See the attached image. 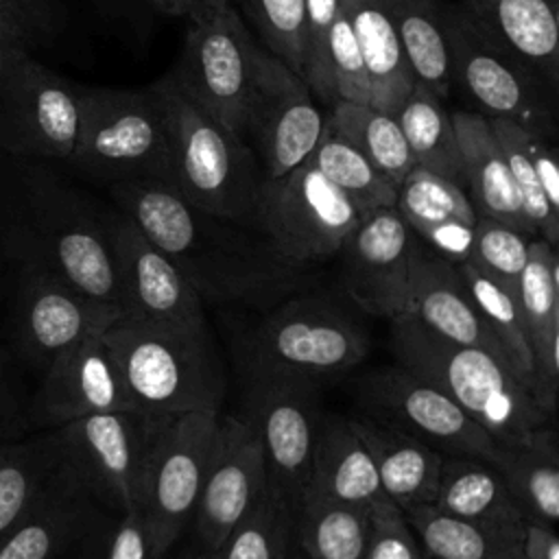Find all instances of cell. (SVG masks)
<instances>
[{
  "label": "cell",
  "mask_w": 559,
  "mask_h": 559,
  "mask_svg": "<svg viewBox=\"0 0 559 559\" xmlns=\"http://www.w3.org/2000/svg\"><path fill=\"white\" fill-rule=\"evenodd\" d=\"M109 192L183 273L203 306L266 310L306 284L308 269L282 258L264 234L201 212L170 181L129 179L111 183Z\"/></svg>",
  "instance_id": "6da1fadb"
},
{
  "label": "cell",
  "mask_w": 559,
  "mask_h": 559,
  "mask_svg": "<svg viewBox=\"0 0 559 559\" xmlns=\"http://www.w3.org/2000/svg\"><path fill=\"white\" fill-rule=\"evenodd\" d=\"M0 236L20 266L46 269L122 317L105 210L39 159L0 164Z\"/></svg>",
  "instance_id": "7a4b0ae2"
},
{
  "label": "cell",
  "mask_w": 559,
  "mask_h": 559,
  "mask_svg": "<svg viewBox=\"0 0 559 559\" xmlns=\"http://www.w3.org/2000/svg\"><path fill=\"white\" fill-rule=\"evenodd\" d=\"M103 338L118 365L131 408L162 428L190 413H218L225 371L207 330H170L129 319Z\"/></svg>",
  "instance_id": "3957f363"
},
{
  "label": "cell",
  "mask_w": 559,
  "mask_h": 559,
  "mask_svg": "<svg viewBox=\"0 0 559 559\" xmlns=\"http://www.w3.org/2000/svg\"><path fill=\"white\" fill-rule=\"evenodd\" d=\"M391 349L397 365L441 389L500 443L552 421L518 371L487 349L441 338L408 317L391 321Z\"/></svg>",
  "instance_id": "277c9868"
},
{
  "label": "cell",
  "mask_w": 559,
  "mask_h": 559,
  "mask_svg": "<svg viewBox=\"0 0 559 559\" xmlns=\"http://www.w3.org/2000/svg\"><path fill=\"white\" fill-rule=\"evenodd\" d=\"M151 87L166 116L177 190L201 212L255 229L264 173L253 151L188 96L170 72Z\"/></svg>",
  "instance_id": "5b68a950"
},
{
  "label": "cell",
  "mask_w": 559,
  "mask_h": 559,
  "mask_svg": "<svg viewBox=\"0 0 559 559\" xmlns=\"http://www.w3.org/2000/svg\"><path fill=\"white\" fill-rule=\"evenodd\" d=\"M369 338L338 304L290 295L266 308L240 341L242 373L280 376L319 384L365 360Z\"/></svg>",
  "instance_id": "8992f818"
},
{
  "label": "cell",
  "mask_w": 559,
  "mask_h": 559,
  "mask_svg": "<svg viewBox=\"0 0 559 559\" xmlns=\"http://www.w3.org/2000/svg\"><path fill=\"white\" fill-rule=\"evenodd\" d=\"M81 120L70 164L107 186L129 179L173 183V151L157 94L76 85Z\"/></svg>",
  "instance_id": "52a82bcc"
},
{
  "label": "cell",
  "mask_w": 559,
  "mask_h": 559,
  "mask_svg": "<svg viewBox=\"0 0 559 559\" xmlns=\"http://www.w3.org/2000/svg\"><path fill=\"white\" fill-rule=\"evenodd\" d=\"M360 221L354 203L308 159L277 179H264L255 201V229L288 262L336 258Z\"/></svg>",
  "instance_id": "ba28073f"
},
{
  "label": "cell",
  "mask_w": 559,
  "mask_h": 559,
  "mask_svg": "<svg viewBox=\"0 0 559 559\" xmlns=\"http://www.w3.org/2000/svg\"><path fill=\"white\" fill-rule=\"evenodd\" d=\"M262 52L238 9L223 4L190 20L170 74L188 96L240 138Z\"/></svg>",
  "instance_id": "9c48e42d"
},
{
  "label": "cell",
  "mask_w": 559,
  "mask_h": 559,
  "mask_svg": "<svg viewBox=\"0 0 559 559\" xmlns=\"http://www.w3.org/2000/svg\"><path fill=\"white\" fill-rule=\"evenodd\" d=\"M242 419L260 443L269 487L297 515L323 419L317 404L319 384L260 373H242Z\"/></svg>",
  "instance_id": "30bf717a"
},
{
  "label": "cell",
  "mask_w": 559,
  "mask_h": 559,
  "mask_svg": "<svg viewBox=\"0 0 559 559\" xmlns=\"http://www.w3.org/2000/svg\"><path fill=\"white\" fill-rule=\"evenodd\" d=\"M450 74L489 118L511 120L542 138H555V96L518 59L504 52L467 11L443 13Z\"/></svg>",
  "instance_id": "8fae6325"
},
{
  "label": "cell",
  "mask_w": 559,
  "mask_h": 559,
  "mask_svg": "<svg viewBox=\"0 0 559 559\" xmlns=\"http://www.w3.org/2000/svg\"><path fill=\"white\" fill-rule=\"evenodd\" d=\"M362 415L400 428L441 454H465L496 463L502 443L428 380L402 365L380 367L356 380Z\"/></svg>",
  "instance_id": "7c38bea8"
},
{
  "label": "cell",
  "mask_w": 559,
  "mask_h": 559,
  "mask_svg": "<svg viewBox=\"0 0 559 559\" xmlns=\"http://www.w3.org/2000/svg\"><path fill=\"white\" fill-rule=\"evenodd\" d=\"M72 478L111 515L140 509L142 474L159 428L135 411L96 413L52 428Z\"/></svg>",
  "instance_id": "4fadbf2b"
},
{
  "label": "cell",
  "mask_w": 559,
  "mask_h": 559,
  "mask_svg": "<svg viewBox=\"0 0 559 559\" xmlns=\"http://www.w3.org/2000/svg\"><path fill=\"white\" fill-rule=\"evenodd\" d=\"M221 413H190L162 426L148 448L140 511L159 552L168 555L194 518Z\"/></svg>",
  "instance_id": "5bb4252c"
},
{
  "label": "cell",
  "mask_w": 559,
  "mask_h": 559,
  "mask_svg": "<svg viewBox=\"0 0 559 559\" xmlns=\"http://www.w3.org/2000/svg\"><path fill=\"white\" fill-rule=\"evenodd\" d=\"M81 120L76 85L35 57L0 76V153L68 162Z\"/></svg>",
  "instance_id": "9a60e30c"
},
{
  "label": "cell",
  "mask_w": 559,
  "mask_h": 559,
  "mask_svg": "<svg viewBox=\"0 0 559 559\" xmlns=\"http://www.w3.org/2000/svg\"><path fill=\"white\" fill-rule=\"evenodd\" d=\"M105 229L118 277L120 319L170 330L210 328L197 290L127 214L105 210Z\"/></svg>",
  "instance_id": "2e32d148"
},
{
  "label": "cell",
  "mask_w": 559,
  "mask_h": 559,
  "mask_svg": "<svg viewBox=\"0 0 559 559\" xmlns=\"http://www.w3.org/2000/svg\"><path fill=\"white\" fill-rule=\"evenodd\" d=\"M323 127L325 118L308 83L264 50L240 135L253 151L264 179H277L304 164L321 140Z\"/></svg>",
  "instance_id": "e0dca14e"
},
{
  "label": "cell",
  "mask_w": 559,
  "mask_h": 559,
  "mask_svg": "<svg viewBox=\"0 0 559 559\" xmlns=\"http://www.w3.org/2000/svg\"><path fill=\"white\" fill-rule=\"evenodd\" d=\"M413 242L393 205L360 216L338 255L345 290L362 310L389 321L404 317Z\"/></svg>",
  "instance_id": "ac0fdd59"
},
{
  "label": "cell",
  "mask_w": 559,
  "mask_h": 559,
  "mask_svg": "<svg viewBox=\"0 0 559 559\" xmlns=\"http://www.w3.org/2000/svg\"><path fill=\"white\" fill-rule=\"evenodd\" d=\"M120 314L39 266H20L17 336L28 362L44 371L61 352L105 332Z\"/></svg>",
  "instance_id": "d6986e66"
},
{
  "label": "cell",
  "mask_w": 559,
  "mask_h": 559,
  "mask_svg": "<svg viewBox=\"0 0 559 559\" xmlns=\"http://www.w3.org/2000/svg\"><path fill=\"white\" fill-rule=\"evenodd\" d=\"M266 485L264 456L251 426L242 417H221L192 518L201 548L216 552Z\"/></svg>",
  "instance_id": "ffe728a7"
},
{
  "label": "cell",
  "mask_w": 559,
  "mask_h": 559,
  "mask_svg": "<svg viewBox=\"0 0 559 559\" xmlns=\"http://www.w3.org/2000/svg\"><path fill=\"white\" fill-rule=\"evenodd\" d=\"M116 411L133 408L103 332L90 334L61 352L41 371V384L28 406L31 421L41 428Z\"/></svg>",
  "instance_id": "44dd1931"
},
{
  "label": "cell",
  "mask_w": 559,
  "mask_h": 559,
  "mask_svg": "<svg viewBox=\"0 0 559 559\" xmlns=\"http://www.w3.org/2000/svg\"><path fill=\"white\" fill-rule=\"evenodd\" d=\"M404 317L441 338L487 349L509 362L502 345L476 312L459 266L417 238L411 249Z\"/></svg>",
  "instance_id": "7402d4cb"
},
{
  "label": "cell",
  "mask_w": 559,
  "mask_h": 559,
  "mask_svg": "<svg viewBox=\"0 0 559 559\" xmlns=\"http://www.w3.org/2000/svg\"><path fill=\"white\" fill-rule=\"evenodd\" d=\"M105 513L68 474L0 539V559H70L105 526Z\"/></svg>",
  "instance_id": "603a6c76"
},
{
  "label": "cell",
  "mask_w": 559,
  "mask_h": 559,
  "mask_svg": "<svg viewBox=\"0 0 559 559\" xmlns=\"http://www.w3.org/2000/svg\"><path fill=\"white\" fill-rule=\"evenodd\" d=\"M393 207L413 236L437 255L452 264L467 260L478 214L465 188L413 166L397 186Z\"/></svg>",
  "instance_id": "cb8c5ba5"
},
{
  "label": "cell",
  "mask_w": 559,
  "mask_h": 559,
  "mask_svg": "<svg viewBox=\"0 0 559 559\" xmlns=\"http://www.w3.org/2000/svg\"><path fill=\"white\" fill-rule=\"evenodd\" d=\"M469 17L544 85H559L557 0H465Z\"/></svg>",
  "instance_id": "d4e9b609"
},
{
  "label": "cell",
  "mask_w": 559,
  "mask_h": 559,
  "mask_svg": "<svg viewBox=\"0 0 559 559\" xmlns=\"http://www.w3.org/2000/svg\"><path fill=\"white\" fill-rule=\"evenodd\" d=\"M432 504L448 515L522 539L526 515L498 467L485 459L443 454Z\"/></svg>",
  "instance_id": "484cf974"
},
{
  "label": "cell",
  "mask_w": 559,
  "mask_h": 559,
  "mask_svg": "<svg viewBox=\"0 0 559 559\" xmlns=\"http://www.w3.org/2000/svg\"><path fill=\"white\" fill-rule=\"evenodd\" d=\"M450 118L463 159L465 190L476 214L535 238L489 120L472 111H454Z\"/></svg>",
  "instance_id": "4316f807"
},
{
  "label": "cell",
  "mask_w": 559,
  "mask_h": 559,
  "mask_svg": "<svg viewBox=\"0 0 559 559\" xmlns=\"http://www.w3.org/2000/svg\"><path fill=\"white\" fill-rule=\"evenodd\" d=\"M306 498L365 509L384 500L373 459L356 432L352 417L332 415L321 419L304 500Z\"/></svg>",
  "instance_id": "83f0119b"
},
{
  "label": "cell",
  "mask_w": 559,
  "mask_h": 559,
  "mask_svg": "<svg viewBox=\"0 0 559 559\" xmlns=\"http://www.w3.org/2000/svg\"><path fill=\"white\" fill-rule=\"evenodd\" d=\"M352 424L373 459L384 498L402 511L432 504L443 454L413 435L367 415L352 417Z\"/></svg>",
  "instance_id": "f1b7e54d"
},
{
  "label": "cell",
  "mask_w": 559,
  "mask_h": 559,
  "mask_svg": "<svg viewBox=\"0 0 559 559\" xmlns=\"http://www.w3.org/2000/svg\"><path fill=\"white\" fill-rule=\"evenodd\" d=\"M367 70L369 105L393 116L415 85L400 37L382 0H345Z\"/></svg>",
  "instance_id": "f546056e"
},
{
  "label": "cell",
  "mask_w": 559,
  "mask_h": 559,
  "mask_svg": "<svg viewBox=\"0 0 559 559\" xmlns=\"http://www.w3.org/2000/svg\"><path fill=\"white\" fill-rule=\"evenodd\" d=\"M515 295L524 314L533 376L550 382L559 376V260L557 249L531 238L528 258L518 277Z\"/></svg>",
  "instance_id": "4dcf8cb0"
},
{
  "label": "cell",
  "mask_w": 559,
  "mask_h": 559,
  "mask_svg": "<svg viewBox=\"0 0 559 559\" xmlns=\"http://www.w3.org/2000/svg\"><path fill=\"white\" fill-rule=\"evenodd\" d=\"M68 474L52 428L0 443V539Z\"/></svg>",
  "instance_id": "1f68e13d"
},
{
  "label": "cell",
  "mask_w": 559,
  "mask_h": 559,
  "mask_svg": "<svg viewBox=\"0 0 559 559\" xmlns=\"http://www.w3.org/2000/svg\"><path fill=\"white\" fill-rule=\"evenodd\" d=\"M526 520H559V448L552 421L526 437L502 443L493 463Z\"/></svg>",
  "instance_id": "d6a6232c"
},
{
  "label": "cell",
  "mask_w": 559,
  "mask_h": 559,
  "mask_svg": "<svg viewBox=\"0 0 559 559\" xmlns=\"http://www.w3.org/2000/svg\"><path fill=\"white\" fill-rule=\"evenodd\" d=\"M395 120L404 133L415 166L465 188L463 159L454 124L441 96L415 81L413 90L397 109Z\"/></svg>",
  "instance_id": "836d02e7"
},
{
  "label": "cell",
  "mask_w": 559,
  "mask_h": 559,
  "mask_svg": "<svg viewBox=\"0 0 559 559\" xmlns=\"http://www.w3.org/2000/svg\"><path fill=\"white\" fill-rule=\"evenodd\" d=\"M325 131L354 146L395 188L415 166L397 120L367 103L334 100Z\"/></svg>",
  "instance_id": "e575fe53"
},
{
  "label": "cell",
  "mask_w": 559,
  "mask_h": 559,
  "mask_svg": "<svg viewBox=\"0 0 559 559\" xmlns=\"http://www.w3.org/2000/svg\"><path fill=\"white\" fill-rule=\"evenodd\" d=\"M417 83L445 98L452 85L443 11L437 0H382Z\"/></svg>",
  "instance_id": "d590c367"
},
{
  "label": "cell",
  "mask_w": 559,
  "mask_h": 559,
  "mask_svg": "<svg viewBox=\"0 0 559 559\" xmlns=\"http://www.w3.org/2000/svg\"><path fill=\"white\" fill-rule=\"evenodd\" d=\"M404 513L426 559H524L522 539L448 515L435 504L408 507Z\"/></svg>",
  "instance_id": "8d00e7d4"
},
{
  "label": "cell",
  "mask_w": 559,
  "mask_h": 559,
  "mask_svg": "<svg viewBox=\"0 0 559 559\" xmlns=\"http://www.w3.org/2000/svg\"><path fill=\"white\" fill-rule=\"evenodd\" d=\"M456 266L476 312L502 345L511 367L520 373V378L531 389L533 356H531L526 323H524V314H522L515 288L502 282L500 277L491 275L483 266L474 264L472 260H463Z\"/></svg>",
  "instance_id": "74e56055"
},
{
  "label": "cell",
  "mask_w": 559,
  "mask_h": 559,
  "mask_svg": "<svg viewBox=\"0 0 559 559\" xmlns=\"http://www.w3.org/2000/svg\"><path fill=\"white\" fill-rule=\"evenodd\" d=\"M295 539L308 559H365L369 509L306 498L295 515Z\"/></svg>",
  "instance_id": "f35d334b"
},
{
  "label": "cell",
  "mask_w": 559,
  "mask_h": 559,
  "mask_svg": "<svg viewBox=\"0 0 559 559\" xmlns=\"http://www.w3.org/2000/svg\"><path fill=\"white\" fill-rule=\"evenodd\" d=\"M295 539V511L266 485L223 539L216 559H286Z\"/></svg>",
  "instance_id": "ab89813d"
},
{
  "label": "cell",
  "mask_w": 559,
  "mask_h": 559,
  "mask_svg": "<svg viewBox=\"0 0 559 559\" xmlns=\"http://www.w3.org/2000/svg\"><path fill=\"white\" fill-rule=\"evenodd\" d=\"M308 162L354 203L360 216L395 203L397 188L384 179L354 146L328 133L325 127Z\"/></svg>",
  "instance_id": "60d3db41"
},
{
  "label": "cell",
  "mask_w": 559,
  "mask_h": 559,
  "mask_svg": "<svg viewBox=\"0 0 559 559\" xmlns=\"http://www.w3.org/2000/svg\"><path fill=\"white\" fill-rule=\"evenodd\" d=\"M489 127L498 140V146L504 155V162L509 166L511 179L518 188L524 214L528 218V225L535 234V238L546 240L550 247L557 249L559 242V210L550 205L546 199L542 183L537 179L535 162L531 155L528 138L533 131H526L524 127L504 120V118H487Z\"/></svg>",
  "instance_id": "b9f144b4"
},
{
  "label": "cell",
  "mask_w": 559,
  "mask_h": 559,
  "mask_svg": "<svg viewBox=\"0 0 559 559\" xmlns=\"http://www.w3.org/2000/svg\"><path fill=\"white\" fill-rule=\"evenodd\" d=\"M59 13L52 0H0V76L55 37Z\"/></svg>",
  "instance_id": "7bdbcfd3"
},
{
  "label": "cell",
  "mask_w": 559,
  "mask_h": 559,
  "mask_svg": "<svg viewBox=\"0 0 559 559\" xmlns=\"http://www.w3.org/2000/svg\"><path fill=\"white\" fill-rule=\"evenodd\" d=\"M251 17L266 50L304 74V0H236Z\"/></svg>",
  "instance_id": "ee69618b"
},
{
  "label": "cell",
  "mask_w": 559,
  "mask_h": 559,
  "mask_svg": "<svg viewBox=\"0 0 559 559\" xmlns=\"http://www.w3.org/2000/svg\"><path fill=\"white\" fill-rule=\"evenodd\" d=\"M531 238L515 227L478 216L467 260L515 288L528 258Z\"/></svg>",
  "instance_id": "f6af8a7d"
},
{
  "label": "cell",
  "mask_w": 559,
  "mask_h": 559,
  "mask_svg": "<svg viewBox=\"0 0 559 559\" xmlns=\"http://www.w3.org/2000/svg\"><path fill=\"white\" fill-rule=\"evenodd\" d=\"M328 74L334 100H352L369 105V81L367 70L354 37V28L347 13V2L332 24L328 41Z\"/></svg>",
  "instance_id": "bcb514c9"
},
{
  "label": "cell",
  "mask_w": 559,
  "mask_h": 559,
  "mask_svg": "<svg viewBox=\"0 0 559 559\" xmlns=\"http://www.w3.org/2000/svg\"><path fill=\"white\" fill-rule=\"evenodd\" d=\"M343 0H304V74L310 92L334 103L328 74V41Z\"/></svg>",
  "instance_id": "7dc6e473"
},
{
  "label": "cell",
  "mask_w": 559,
  "mask_h": 559,
  "mask_svg": "<svg viewBox=\"0 0 559 559\" xmlns=\"http://www.w3.org/2000/svg\"><path fill=\"white\" fill-rule=\"evenodd\" d=\"M365 559H426L406 513L386 498L369 507Z\"/></svg>",
  "instance_id": "c3c4849f"
},
{
  "label": "cell",
  "mask_w": 559,
  "mask_h": 559,
  "mask_svg": "<svg viewBox=\"0 0 559 559\" xmlns=\"http://www.w3.org/2000/svg\"><path fill=\"white\" fill-rule=\"evenodd\" d=\"M98 559H168L159 552L140 509L114 515L98 539Z\"/></svg>",
  "instance_id": "681fc988"
},
{
  "label": "cell",
  "mask_w": 559,
  "mask_h": 559,
  "mask_svg": "<svg viewBox=\"0 0 559 559\" xmlns=\"http://www.w3.org/2000/svg\"><path fill=\"white\" fill-rule=\"evenodd\" d=\"M28 406L17 384L13 365L0 347V443L20 439L24 426L31 421Z\"/></svg>",
  "instance_id": "f907efd6"
},
{
  "label": "cell",
  "mask_w": 559,
  "mask_h": 559,
  "mask_svg": "<svg viewBox=\"0 0 559 559\" xmlns=\"http://www.w3.org/2000/svg\"><path fill=\"white\" fill-rule=\"evenodd\" d=\"M520 548L524 559H559V539L555 533V524L526 520Z\"/></svg>",
  "instance_id": "816d5d0a"
},
{
  "label": "cell",
  "mask_w": 559,
  "mask_h": 559,
  "mask_svg": "<svg viewBox=\"0 0 559 559\" xmlns=\"http://www.w3.org/2000/svg\"><path fill=\"white\" fill-rule=\"evenodd\" d=\"M162 11L166 13H173V15H186L188 20L201 15V13H207L216 7H223V4H236V0H153Z\"/></svg>",
  "instance_id": "f5cc1de1"
},
{
  "label": "cell",
  "mask_w": 559,
  "mask_h": 559,
  "mask_svg": "<svg viewBox=\"0 0 559 559\" xmlns=\"http://www.w3.org/2000/svg\"><path fill=\"white\" fill-rule=\"evenodd\" d=\"M105 528V526H103ZM103 528L81 548V550H76L70 559H98V539H100V533H103Z\"/></svg>",
  "instance_id": "db71d44e"
},
{
  "label": "cell",
  "mask_w": 559,
  "mask_h": 559,
  "mask_svg": "<svg viewBox=\"0 0 559 559\" xmlns=\"http://www.w3.org/2000/svg\"><path fill=\"white\" fill-rule=\"evenodd\" d=\"M183 559H216V555H214V552H210V550H203V548H201V552H197V555H186Z\"/></svg>",
  "instance_id": "11a10c76"
},
{
  "label": "cell",
  "mask_w": 559,
  "mask_h": 559,
  "mask_svg": "<svg viewBox=\"0 0 559 559\" xmlns=\"http://www.w3.org/2000/svg\"><path fill=\"white\" fill-rule=\"evenodd\" d=\"M98 2H100V4H105V7H107V4H111V2H116V0H98Z\"/></svg>",
  "instance_id": "9f6ffc18"
}]
</instances>
